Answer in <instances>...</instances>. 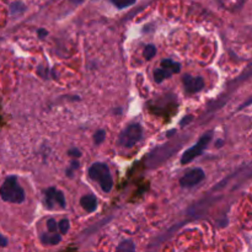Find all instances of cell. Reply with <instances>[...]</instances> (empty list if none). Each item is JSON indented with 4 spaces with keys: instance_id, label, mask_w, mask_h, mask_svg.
<instances>
[{
    "instance_id": "obj_11",
    "label": "cell",
    "mask_w": 252,
    "mask_h": 252,
    "mask_svg": "<svg viewBox=\"0 0 252 252\" xmlns=\"http://www.w3.org/2000/svg\"><path fill=\"white\" fill-rule=\"evenodd\" d=\"M116 252H135V245L132 240H123L116 249Z\"/></svg>"
},
{
    "instance_id": "obj_4",
    "label": "cell",
    "mask_w": 252,
    "mask_h": 252,
    "mask_svg": "<svg viewBox=\"0 0 252 252\" xmlns=\"http://www.w3.org/2000/svg\"><path fill=\"white\" fill-rule=\"evenodd\" d=\"M212 138H213V132H212V130L211 132L204 133V134L199 138V140L196 143V144L192 145L189 149H187L186 152L182 154L181 160H180L181 165L189 164V162L193 161L196 158L201 157V155L203 154L204 150L207 149V147H208L209 143H211Z\"/></svg>"
},
{
    "instance_id": "obj_1",
    "label": "cell",
    "mask_w": 252,
    "mask_h": 252,
    "mask_svg": "<svg viewBox=\"0 0 252 252\" xmlns=\"http://www.w3.org/2000/svg\"><path fill=\"white\" fill-rule=\"evenodd\" d=\"M0 197L4 202L7 203L20 204L25 201V191L20 186L17 177L15 175H10L5 179L2 185L0 186Z\"/></svg>"
},
{
    "instance_id": "obj_3",
    "label": "cell",
    "mask_w": 252,
    "mask_h": 252,
    "mask_svg": "<svg viewBox=\"0 0 252 252\" xmlns=\"http://www.w3.org/2000/svg\"><path fill=\"white\" fill-rule=\"evenodd\" d=\"M143 137V128L139 123H130L129 126L125 128L121 132L120 137L117 139L118 147L130 149L134 147L137 143L140 142Z\"/></svg>"
},
{
    "instance_id": "obj_19",
    "label": "cell",
    "mask_w": 252,
    "mask_h": 252,
    "mask_svg": "<svg viewBox=\"0 0 252 252\" xmlns=\"http://www.w3.org/2000/svg\"><path fill=\"white\" fill-rule=\"evenodd\" d=\"M7 245V239L0 234V248H5Z\"/></svg>"
},
{
    "instance_id": "obj_5",
    "label": "cell",
    "mask_w": 252,
    "mask_h": 252,
    "mask_svg": "<svg viewBox=\"0 0 252 252\" xmlns=\"http://www.w3.org/2000/svg\"><path fill=\"white\" fill-rule=\"evenodd\" d=\"M181 71V65L172 59H164L160 66L154 70V80L158 84L162 83L165 79L170 78L174 74H179Z\"/></svg>"
},
{
    "instance_id": "obj_16",
    "label": "cell",
    "mask_w": 252,
    "mask_h": 252,
    "mask_svg": "<svg viewBox=\"0 0 252 252\" xmlns=\"http://www.w3.org/2000/svg\"><path fill=\"white\" fill-rule=\"evenodd\" d=\"M47 229L49 233H58V223L54 219H48L47 221Z\"/></svg>"
},
{
    "instance_id": "obj_6",
    "label": "cell",
    "mask_w": 252,
    "mask_h": 252,
    "mask_svg": "<svg viewBox=\"0 0 252 252\" xmlns=\"http://www.w3.org/2000/svg\"><path fill=\"white\" fill-rule=\"evenodd\" d=\"M44 204L48 209H53L56 204H58L61 208H65V197H64L63 192L57 189L56 187H49L44 191Z\"/></svg>"
},
{
    "instance_id": "obj_7",
    "label": "cell",
    "mask_w": 252,
    "mask_h": 252,
    "mask_svg": "<svg viewBox=\"0 0 252 252\" xmlns=\"http://www.w3.org/2000/svg\"><path fill=\"white\" fill-rule=\"evenodd\" d=\"M206 179V174L202 169L197 167V169H192L187 171L184 176L180 180V185L185 189H192V187L197 186L201 184L203 180Z\"/></svg>"
},
{
    "instance_id": "obj_10",
    "label": "cell",
    "mask_w": 252,
    "mask_h": 252,
    "mask_svg": "<svg viewBox=\"0 0 252 252\" xmlns=\"http://www.w3.org/2000/svg\"><path fill=\"white\" fill-rule=\"evenodd\" d=\"M62 240V234L58 233H43L41 234V241L46 245H58Z\"/></svg>"
},
{
    "instance_id": "obj_2",
    "label": "cell",
    "mask_w": 252,
    "mask_h": 252,
    "mask_svg": "<svg viewBox=\"0 0 252 252\" xmlns=\"http://www.w3.org/2000/svg\"><path fill=\"white\" fill-rule=\"evenodd\" d=\"M88 175L93 181L100 185L101 189L105 193H110L113 187V179L111 175L110 167L105 162H94L88 170Z\"/></svg>"
},
{
    "instance_id": "obj_15",
    "label": "cell",
    "mask_w": 252,
    "mask_h": 252,
    "mask_svg": "<svg viewBox=\"0 0 252 252\" xmlns=\"http://www.w3.org/2000/svg\"><path fill=\"white\" fill-rule=\"evenodd\" d=\"M106 138V132L103 129H98L97 132L95 133V135H94V143H95L96 145H100L102 144L103 140H105Z\"/></svg>"
},
{
    "instance_id": "obj_18",
    "label": "cell",
    "mask_w": 252,
    "mask_h": 252,
    "mask_svg": "<svg viewBox=\"0 0 252 252\" xmlns=\"http://www.w3.org/2000/svg\"><path fill=\"white\" fill-rule=\"evenodd\" d=\"M193 120V117H192V116H186V117L184 118V120L181 121V122H180V126H181V127H185V125H189V122H191V121Z\"/></svg>"
},
{
    "instance_id": "obj_13",
    "label": "cell",
    "mask_w": 252,
    "mask_h": 252,
    "mask_svg": "<svg viewBox=\"0 0 252 252\" xmlns=\"http://www.w3.org/2000/svg\"><path fill=\"white\" fill-rule=\"evenodd\" d=\"M117 9H126L128 6H132L135 0H110Z\"/></svg>"
},
{
    "instance_id": "obj_20",
    "label": "cell",
    "mask_w": 252,
    "mask_h": 252,
    "mask_svg": "<svg viewBox=\"0 0 252 252\" xmlns=\"http://www.w3.org/2000/svg\"><path fill=\"white\" fill-rule=\"evenodd\" d=\"M37 33H38L39 38H44V37H46L47 34H48V32H47L46 30H43V29H39L38 31H37Z\"/></svg>"
},
{
    "instance_id": "obj_14",
    "label": "cell",
    "mask_w": 252,
    "mask_h": 252,
    "mask_svg": "<svg viewBox=\"0 0 252 252\" xmlns=\"http://www.w3.org/2000/svg\"><path fill=\"white\" fill-rule=\"evenodd\" d=\"M69 228H70V223H69L68 219H62V220L58 223V230H59V234H62V235L68 233Z\"/></svg>"
},
{
    "instance_id": "obj_8",
    "label": "cell",
    "mask_w": 252,
    "mask_h": 252,
    "mask_svg": "<svg viewBox=\"0 0 252 252\" xmlns=\"http://www.w3.org/2000/svg\"><path fill=\"white\" fill-rule=\"evenodd\" d=\"M182 83H184L185 91L189 95L199 93L204 88V80L201 76H191L187 74V75H185L182 78Z\"/></svg>"
},
{
    "instance_id": "obj_12",
    "label": "cell",
    "mask_w": 252,
    "mask_h": 252,
    "mask_svg": "<svg viewBox=\"0 0 252 252\" xmlns=\"http://www.w3.org/2000/svg\"><path fill=\"white\" fill-rule=\"evenodd\" d=\"M143 54H144V58L147 59V61H150V59L154 58L155 54H157V47H155L154 44H148V46H145Z\"/></svg>"
},
{
    "instance_id": "obj_17",
    "label": "cell",
    "mask_w": 252,
    "mask_h": 252,
    "mask_svg": "<svg viewBox=\"0 0 252 252\" xmlns=\"http://www.w3.org/2000/svg\"><path fill=\"white\" fill-rule=\"evenodd\" d=\"M68 154L73 158H80L81 152L79 149H76V148H71V149L68 150Z\"/></svg>"
},
{
    "instance_id": "obj_9",
    "label": "cell",
    "mask_w": 252,
    "mask_h": 252,
    "mask_svg": "<svg viewBox=\"0 0 252 252\" xmlns=\"http://www.w3.org/2000/svg\"><path fill=\"white\" fill-rule=\"evenodd\" d=\"M80 206L88 213H94L97 209V198L94 194H85L80 198Z\"/></svg>"
}]
</instances>
